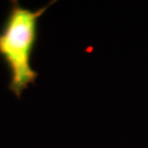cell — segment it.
Returning a JSON list of instances; mask_svg holds the SVG:
<instances>
[{
  "instance_id": "obj_1",
  "label": "cell",
  "mask_w": 148,
  "mask_h": 148,
  "mask_svg": "<svg viewBox=\"0 0 148 148\" xmlns=\"http://www.w3.org/2000/svg\"><path fill=\"white\" fill-rule=\"evenodd\" d=\"M51 5L31 10L16 1L12 2L0 32V56L10 74L8 88L16 98H20L38 76L32 67L31 57L36 42L38 20Z\"/></svg>"
}]
</instances>
